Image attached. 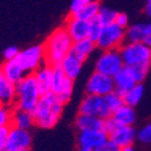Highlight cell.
Listing matches in <instances>:
<instances>
[{"label": "cell", "instance_id": "2", "mask_svg": "<svg viewBox=\"0 0 151 151\" xmlns=\"http://www.w3.org/2000/svg\"><path fill=\"white\" fill-rule=\"evenodd\" d=\"M73 40L66 28H59L53 31L43 45L45 63L50 66H59L65 56L72 50Z\"/></svg>", "mask_w": 151, "mask_h": 151}, {"label": "cell", "instance_id": "9", "mask_svg": "<svg viewBox=\"0 0 151 151\" xmlns=\"http://www.w3.org/2000/svg\"><path fill=\"white\" fill-rule=\"evenodd\" d=\"M79 113L81 114H89V115H95L102 119H106L111 115V111L106 104L104 96L99 95H88L83 99L81 106H79Z\"/></svg>", "mask_w": 151, "mask_h": 151}, {"label": "cell", "instance_id": "45", "mask_svg": "<svg viewBox=\"0 0 151 151\" xmlns=\"http://www.w3.org/2000/svg\"><path fill=\"white\" fill-rule=\"evenodd\" d=\"M0 106H1V103H0Z\"/></svg>", "mask_w": 151, "mask_h": 151}, {"label": "cell", "instance_id": "19", "mask_svg": "<svg viewBox=\"0 0 151 151\" xmlns=\"http://www.w3.org/2000/svg\"><path fill=\"white\" fill-rule=\"evenodd\" d=\"M76 127L79 132L103 129V119L95 115L81 114L79 113V115L76 119Z\"/></svg>", "mask_w": 151, "mask_h": 151}, {"label": "cell", "instance_id": "38", "mask_svg": "<svg viewBox=\"0 0 151 151\" xmlns=\"http://www.w3.org/2000/svg\"><path fill=\"white\" fill-rule=\"evenodd\" d=\"M115 23L122 28H127L128 27V17L126 13H118L116 16V19H115Z\"/></svg>", "mask_w": 151, "mask_h": 151}, {"label": "cell", "instance_id": "33", "mask_svg": "<svg viewBox=\"0 0 151 151\" xmlns=\"http://www.w3.org/2000/svg\"><path fill=\"white\" fill-rule=\"evenodd\" d=\"M11 126L0 127V151H6V143L9 138V132Z\"/></svg>", "mask_w": 151, "mask_h": 151}, {"label": "cell", "instance_id": "25", "mask_svg": "<svg viewBox=\"0 0 151 151\" xmlns=\"http://www.w3.org/2000/svg\"><path fill=\"white\" fill-rule=\"evenodd\" d=\"M16 101V84L10 81H5L0 89V103L4 106H12Z\"/></svg>", "mask_w": 151, "mask_h": 151}, {"label": "cell", "instance_id": "3", "mask_svg": "<svg viewBox=\"0 0 151 151\" xmlns=\"http://www.w3.org/2000/svg\"><path fill=\"white\" fill-rule=\"evenodd\" d=\"M40 97L41 92L37 88L34 73H28L19 83L16 84L14 108H19L32 113Z\"/></svg>", "mask_w": 151, "mask_h": 151}, {"label": "cell", "instance_id": "30", "mask_svg": "<svg viewBox=\"0 0 151 151\" xmlns=\"http://www.w3.org/2000/svg\"><path fill=\"white\" fill-rule=\"evenodd\" d=\"M12 110L10 106H0V127L11 126L12 124Z\"/></svg>", "mask_w": 151, "mask_h": 151}, {"label": "cell", "instance_id": "22", "mask_svg": "<svg viewBox=\"0 0 151 151\" xmlns=\"http://www.w3.org/2000/svg\"><path fill=\"white\" fill-rule=\"evenodd\" d=\"M111 118L115 120L118 125L121 126H132L136 121V111L134 107H131L128 104H124L118 110H115L111 114Z\"/></svg>", "mask_w": 151, "mask_h": 151}, {"label": "cell", "instance_id": "1", "mask_svg": "<svg viewBox=\"0 0 151 151\" xmlns=\"http://www.w3.org/2000/svg\"><path fill=\"white\" fill-rule=\"evenodd\" d=\"M64 106L65 103H63L52 91L41 95L35 109L32 110L35 125L47 129L53 128L63 114Z\"/></svg>", "mask_w": 151, "mask_h": 151}, {"label": "cell", "instance_id": "21", "mask_svg": "<svg viewBox=\"0 0 151 151\" xmlns=\"http://www.w3.org/2000/svg\"><path fill=\"white\" fill-rule=\"evenodd\" d=\"M34 125H35V120L31 111H27L19 108H14L12 110L11 126H16L18 128H23V129H30Z\"/></svg>", "mask_w": 151, "mask_h": 151}, {"label": "cell", "instance_id": "6", "mask_svg": "<svg viewBox=\"0 0 151 151\" xmlns=\"http://www.w3.org/2000/svg\"><path fill=\"white\" fill-rule=\"evenodd\" d=\"M16 60L19 63L25 73H34L45 61V48L42 45L31 46L18 53Z\"/></svg>", "mask_w": 151, "mask_h": 151}, {"label": "cell", "instance_id": "37", "mask_svg": "<svg viewBox=\"0 0 151 151\" xmlns=\"http://www.w3.org/2000/svg\"><path fill=\"white\" fill-rule=\"evenodd\" d=\"M96 151H120V147L116 146L111 140L108 139V140H107L102 146H100Z\"/></svg>", "mask_w": 151, "mask_h": 151}, {"label": "cell", "instance_id": "4", "mask_svg": "<svg viewBox=\"0 0 151 151\" xmlns=\"http://www.w3.org/2000/svg\"><path fill=\"white\" fill-rule=\"evenodd\" d=\"M119 50L125 66L151 65V47L144 42H126Z\"/></svg>", "mask_w": 151, "mask_h": 151}, {"label": "cell", "instance_id": "17", "mask_svg": "<svg viewBox=\"0 0 151 151\" xmlns=\"http://www.w3.org/2000/svg\"><path fill=\"white\" fill-rule=\"evenodd\" d=\"M83 63L84 61H82L78 56L71 50L64 58V60L61 61L60 67H61V70L64 71V73L67 76L68 78L74 81L79 76V73L82 71Z\"/></svg>", "mask_w": 151, "mask_h": 151}, {"label": "cell", "instance_id": "39", "mask_svg": "<svg viewBox=\"0 0 151 151\" xmlns=\"http://www.w3.org/2000/svg\"><path fill=\"white\" fill-rule=\"evenodd\" d=\"M145 13L147 17L151 18V0H147V4L145 6Z\"/></svg>", "mask_w": 151, "mask_h": 151}, {"label": "cell", "instance_id": "12", "mask_svg": "<svg viewBox=\"0 0 151 151\" xmlns=\"http://www.w3.org/2000/svg\"><path fill=\"white\" fill-rule=\"evenodd\" d=\"M108 137H109V140H111L116 146L121 149V147L131 146L134 143L137 138V132L133 126L118 125L116 128L108 134Z\"/></svg>", "mask_w": 151, "mask_h": 151}, {"label": "cell", "instance_id": "7", "mask_svg": "<svg viewBox=\"0 0 151 151\" xmlns=\"http://www.w3.org/2000/svg\"><path fill=\"white\" fill-rule=\"evenodd\" d=\"M124 67V61L119 49H108L99 56L96 61V71L110 77L114 76Z\"/></svg>", "mask_w": 151, "mask_h": 151}, {"label": "cell", "instance_id": "18", "mask_svg": "<svg viewBox=\"0 0 151 151\" xmlns=\"http://www.w3.org/2000/svg\"><path fill=\"white\" fill-rule=\"evenodd\" d=\"M3 72L5 74V77L7 81H10L13 84L19 83L24 77H25V71L22 68V66L19 65L16 59H11V60H6L3 66Z\"/></svg>", "mask_w": 151, "mask_h": 151}, {"label": "cell", "instance_id": "40", "mask_svg": "<svg viewBox=\"0 0 151 151\" xmlns=\"http://www.w3.org/2000/svg\"><path fill=\"white\" fill-rule=\"evenodd\" d=\"M5 81H6V77H5V74H4V72H3V68L0 67V89H1L3 84L5 83Z\"/></svg>", "mask_w": 151, "mask_h": 151}, {"label": "cell", "instance_id": "5", "mask_svg": "<svg viewBox=\"0 0 151 151\" xmlns=\"http://www.w3.org/2000/svg\"><path fill=\"white\" fill-rule=\"evenodd\" d=\"M126 37V29L118 25L116 23H111L103 27V30L96 41V47L101 50L108 49H119Z\"/></svg>", "mask_w": 151, "mask_h": 151}, {"label": "cell", "instance_id": "31", "mask_svg": "<svg viewBox=\"0 0 151 151\" xmlns=\"http://www.w3.org/2000/svg\"><path fill=\"white\" fill-rule=\"evenodd\" d=\"M129 67L132 70V73H133L137 83H142L146 78L150 65H136V66H129Z\"/></svg>", "mask_w": 151, "mask_h": 151}, {"label": "cell", "instance_id": "11", "mask_svg": "<svg viewBox=\"0 0 151 151\" xmlns=\"http://www.w3.org/2000/svg\"><path fill=\"white\" fill-rule=\"evenodd\" d=\"M31 145V134L29 129L18 128L16 126L10 127L9 138L6 143V151H17L28 149Z\"/></svg>", "mask_w": 151, "mask_h": 151}, {"label": "cell", "instance_id": "15", "mask_svg": "<svg viewBox=\"0 0 151 151\" xmlns=\"http://www.w3.org/2000/svg\"><path fill=\"white\" fill-rule=\"evenodd\" d=\"M66 30L72 37L73 42L83 40L89 36V21H84L81 18L70 16L66 22Z\"/></svg>", "mask_w": 151, "mask_h": 151}, {"label": "cell", "instance_id": "34", "mask_svg": "<svg viewBox=\"0 0 151 151\" xmlns=\"http://www.w3.org/2000/svg\"><path fill=\"white\" fill-rule=\"evenodd\" d=\"M116 126H118V124L115 122V120L111 118V115L110 116H108V118H106V119H103V131L106 132V133H110V132H113L115 128H116Z\"/></svg>", "mask_w": 151, "mask_h": 151}, {"label": "cell", "instance_id": "23", "mask_svg": "<svg viewBox=\"0 0 151 151\" xmlns=\"http://www.w3.org/2000/svg\"><path fill=\"white\" fill-rule=\"evenodd\" d=\"M95 48H96V42L90 40L89 37H85L83 40H78V41L73 42L72 52L77 55L82 61H85L91 55V53L95 50Z\"/></svg>", "mask_w": 151, "mask_h": 151}, {"label": "cell", "instance_id": "24", "mask_svg": "<svg viewBox=\"0 0 151 151\" xmlns=\"http://www.w3.org/2000/svg\"><path fill=\"white\" fill-rule=\"evenodd\" d=\"M100 7H101L100 4L96 1V0H93V1H91L86 5H84L83 7H81L77 12L71 13V16L81 18V19H84V21H90L93 17H96L99 14Z\"/></svg>", "mask_w": 151, "mask_h": 151}, {"label": "cell", "instance_id": "26", "mask_svg": "<svg viewBox=\"0 0 151 151\" xmlns=\"http://www.w3.org/2000/svg\"><path fill=\"white\" fill-rule=\"evenodd\" d=\"M143 93H144V86L140 83H137L133 88H131L125 95H124V100H125V104H128L131 107H136L142 97H143Z\"/></svg>", "mask_w": 151, "mask_h": 151}, {"label": "cell", "instance_id": "14", "mask_svg": "<svg viewBox=\"0 0 151 151\" xmlns=\"http://www.w3.org/2000/svg\"><path fill=\"white\" fill-rule=\"evenodd\" d=\"M114 79V85H115V91L119 92L120 95H125V93L137 84V81L134 78L133 73L129 66H125L113 77Z\"/></svg>", "mask_w": 151, "mask_h": 151}, {"label": "cell", "instance_id": "20", "mask_svg": "<svg viewBox=\"0 0 151 151\" xmlns=\"http://www.w3.org/2000/svg\"><path fill=\"white\" fill-rule=\"evenodd\" d=\"M151 30V23H137L126 29V42H144Z\"/></svg>", "mask_w": 151, "mask_h": 151}, {"label": "cell", "instance_id": "36", "mask_svg": "<svg viewBox=\"0 0 151 151\" xmlns=\"http://www.w3.org/2000/svg\"><path fill=\"white\" fill-rule=\"evenodd\" d=\"M93 1V0H72V3H71V6H70V11L71 13H74V12H77L81 7H83L84 5L89 4Z\"/></svg>", "mask_w": 151, "mask_h": 151}, {"label": "cell", "instance_id": "42", "mask_svg": "<svg viewBox=\"0 0 151 151\" xmlns=\"http://www.w3.org/2000/svg\"><path fill=\"white\" fill-rule=\"evenodd\" d=\"M120 151H134V149H133V146H126V147H121L120 149Z\"/></svg>", "mask_w": 151, "mask_h": 151}, {"label": "cell", "instance_id": "8", "mask_svg": "<svg viewBox=\"0 0 151 151\" xmlns=\"http://www.w3.org/2000/svg\"><path fill=\"white\" fill-rule=\"evenodd\" d=\"M50 91L60 99L63 103H67L72 96L73 79L68 78L59 66H53V79Z\"/></svg>", "mask_w": 151, "mask_h": 151}, {"label": "cell", "instance_id": "43", "mask_svg": "<svg viewBox=\"0 0 151 151\" xmlns=\"http://www.w3.org/2000/svg\"><path fill=\"white\" fill-rule=\"evenodd\" d=\"M78 151H96V150L89 149V147H82V146H79V150H78Z\"/></svg>", "mask_w": 151, "mask_h": 151}, {"label": "cell", "instance_id": "10", "mask_svg": "<svg viewBox=\"0 0 151 151\" xmlns=\"http://www.w3.org/2000/svg\"><path fill=\"white\" fill-rule=\"evenodd\" d=\"M115 85H114V79L110 76L100 73L95 71L86 83L85 90L86 93H91V95H99V96H106L109 92L114 91Z\"/></svg>", "mask_w": 151, "mask_h": 151}, {"label": "cell", "instance_id": "41", "mask_svg": "<svg viewBox=\"0 0 151 151\" xmlns=\"http://www.w3.org/2000/svg\"><path fill=\"white\" fill-rule=\"evenodd\" d=\"M144 43H146L149 47H151V30H150V32H149V35L146 36V39L144 40Z\"/></svg>", "mask_w": 151, "mask_h": 151}, {"label": "cell", "instance_id": "44", "mask_svg": "<svg viewBox=\"0 0 151 151\" xmlns=\"http://www.w3.org/2000/svg\"><path fill=\"white\" fill-rule=\"evenodd\" d=\"M17 151H31V150H30V147H28V149H22V150H17Z\"/></svg>", "mask_w": 151, "mask_h": 151}, {"label": "cell", "instance_id": "16", "mask_svg": "<svg viewBox=\"0 0 151 151\" xmlns=\"http://www.w3.org/2000/svg\"><path fill=\"white\" fill-rule=\"evenodd\" d=\"M34 76L41 95L49 92L52 88V79H53V66L45 64L43 66H40L34 72Z\"/></svg>", "mask_w": 151, "mask_h": 151}, {"label": "cell", "instance_id": "35", "mask_svg": "<svg viewBox=\"0 0 151 151\" xmlns=\"http://www.w3.org/2000/svg\"><path fill=\"white\" fill-rule=\"evenodd\" d=\"M19 52H21V50L18 49L16 46H11V47H9V48H6V49L4 50V58H5V60L16 59Z\"/></svg>", "mask_w": 151, "mask_h": 151}, {"label": "cell", "instance_id": "28", "mask_svg": "<svg viewBox=\"0 0 151 151\" xmlns=\"http://www.w3.org/2000/svg\"><path fill=\"white\" fill-rule=\"evenodd\" d=\"M103 24L102 22L100 21V18L96 16V17H93L92 19L89 21V39L92 40L93 42H96L99 40V37L103 30Z\"/></svg>", "mask_w": 151, "mask_h": 151}, {"label": "cell", "instance_id": "13", "mask_svg": "<svg viewBox=\"0 0 151 151\" xmlns=\"http://www.w3.org/2000/svg\"><path fill=\"white\" fill-rule=\"evenodd\" d=\"M77 139H78L79 146L97 150L100 146H102L109 139V137H108V133H106L103 129H99V131L79 132Z\"/></svg>", "mask_w": 151, "mask_h": 151}, {"label": "cell", "instance_id": "32", "mask_svg": "<svg viewBox=\"0 0 151 151\" xmlns=\"http://www.w3.org/2000/svg\"><path fill=\"white\" fill-rule=\"evenodd\" d=\"M137 138L143 144H151V122L145 125L139 132H137Z\"/></svg>", "mask_w": 151, "mask_h": 151}, {"label": "cell", "instance_id": "29", "mask_svg": "<svg viewBox=\"0 0 151 151\" xmlns=\"http://www.w3.org/2000/svg\"><path fill=\"white\" fill-rule=\"evenodd\" d=\"M116 16H118V12L111 10L109 7H100V11H99V14L97 17L100 18V21L102 22L103 25H108V24H111V23H115V19H116Z\"/></svg>", "mask_w": 151, "mask_h": 151}, {"label": "cell", "instance_id": "27", "mask_svg": "<svg viewBox=\"0 0 151 151\" xmlns=\"http://www.w3.org/2000/svg\"><path fill=\"white\" fill-rule=\"evenodd\" d=\"M104 101H106V104L107 107L109 108V110L111 111V114L114 113L115 110H118L120 107H122L125 104V100H124V96L120 95L119 92H116L115 90L109 92L108 95L104 96Z\"/></svg>", "mask_w": 151, "mask_h": 151}]
</instances>
